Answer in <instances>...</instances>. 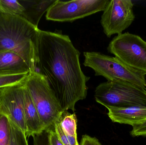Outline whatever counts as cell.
<instances>
[{
    "label": "cell",
    "instance_id": "2",
    "mask_svg": "<svg viewBox=\"0 0 146 145\" xmlns=\"http://www.w3.org/2000/svg\"><path fill=\"white\" fill-rule=\"evenodd\" d=\"M38 30L21 15L0 10V52L17 54L35 71Z\"/></svg>",
    "mask_w": 146,
    "mask_h": 145
},
{
    "label": "cell",
    "instance_id": "22",
    "mask_svg": "<svg viewBox=\"0 0 146 145\" xmlns=\"http://www.w3.org/2000/svg\"><path fill=\"white\" fill-rule=\"evenodd\" d=\"M79 145H102L95 137H91L87 135H82Z\"/></svg>",
    "mask_w": 146,
    "mask_h": 145
},
{
    "label": "cell",
    "instance_id": "21",
    "mask_svg": "<svg viewBox=\"0 0 146 145\" xmlns=\"http://www.w3.org/2000/svg\"><path fill=\"white\" fill-rule=\"evenodd\" d=\"M130 135L133 137L146 136V120L142 123L132 126Z\"/></svg>",
    "mask_w": 146,
    "mask_h": 145
},
{
    "label": "cell",
    "instance_id": "14",
    "mask_svg": "<svg viewBox=\"0 0 146 145\" xmlns=\"http://www.w3.org/2000/svg\"><path fill=\"white\" fill-rule=\"evenodd\" d=\"M58 121L66 135L77 138V118L75 113L71 114L68 111H64Z\"/></svg>",
    "mask_w": 146,
    "mask_h": 145
},
{
    "label": "cell",
    "instance_id": "6",
    "mask_svg": "<svg viewBox=\"0 0 146 145\" xmlns=\"http://www.w3.org/2000/svg\"><path fill=\"white\" fill-rule=\"evenodd\" d=\"M107 50L127 66L146 75V41L140 37L129 32L117 35Z\"/></svg>",
    "mask_w": 146,
    "mask_h": 145
},
{
    "label": "cell",
    "instance_id": "10",
    "mask_svg": "<svg viewBox=\"0 0 146 145\" xmlns=\"http://www.w3.org/2000/svg\"><path fill=\"white\" fill-rule=\"evenodd\" d=\"M108 115L113 122L132 126L146 120V107L133 106L128 108H109Z\"/></svg>",
    "mask_w": 146,
    "mask_h": 145
},
{
    "label": "cell",
    "instance_id": "23",
    "mask_svg": "<svg viewBox=\"0 0 146 145\" xmlns=\"http://www.w3.org/2000/svg\"><path fill=\"white\" fill-rule=\"evenodd\" d=\"M49 130V141L50 145H64L61 141L54 130V127L48 129Z\"/></svg>",
    "mask_w": 146,
    "mask_h": 145
},
{
    "label": "cell",
    "instance_id": "19",
    "mask_svg": "<svg viewBox=\"0 0 146 145\" xmlns=\"http://www.w3.org/2000/svg\"><path fill=\"white\" fill-rule=\"evenodd\" d=\"M54 130L58 137L64 145H79L77 138L68 136L64 133L58 120L54 126Z\"/></svg>",
    "mask_w": 146,
    "mask_h": 145
},
{
    "label": "cell",
    "instance_id": "8",
    "mask_svg": "<svg viewBox=\"0 0 146 145\" xmlns=\"http://www.w3.org/2000/svg\"><path fill=\"white\" fill-rule=\"evenodd\" d=\"M133 6L131 0H110L100 20L107 37L122 34L131 25L135 18Z\"/></svg>",
    "mask_w": 146,
    "mask_h": 145
},
{
    "label": "cell",
    "instance_id": "7",
    "mask_svg": "<svg viewBox=\"0 0 146 145\" xmlns=\"http://www.w3.org/2000/svg\"><path fill=\"white\" fill-rule=\"evenodd\" d=\"M110 0H57L46 12L48 20L72 22L104 11Z\"/></svg>",
    "mask_w": 146,
    "mask_h": 145
},
{
    "label": "cell",
    "instance_id": "12",
    "mask_svg": "<svg viewBox=\"0 0 146 145\" xmlns=\"http://www.w3.org/2000/svg\"><path fill=\"white\" fill-rule=\"evenodd\" d=\"M57 0L19 1L24 7L21 16L30 24L38 28L42 17Z\"/></svg>",
    "mask_w": 146,
    "mask_h": 145
},
{
    "label": "cell",
    "instance_id": "20",
    "mask_svg": "<svg viewBox=\"0 0 146 145\" xmlns=\"http://www.w3.org/2000/svg\"><path fill=\"white\" fill-rule=\"evenodd\" d=\"M33 145H50L49 141V130L45 129L42 133L34 135Z\"/></svg>",
    "mask_w": 146,
    "mask_h": 145
},
{
    "label": "cell",
    "instance_id": "16",
    "mask_svg": "<svg viewBox=\"0 0 146 145\" xmlns=\"http://www.w3.org/2000/svg\"><path fill=\"white\" fill-rule=\"evenodd\" d=\"M24 9L18 0H0V10L2 11L21 16Z\"/></svg>",
    "mask_w": 146,
    "mask_h": 145
},
{
    "label": "cell",
    "instance_id": "5",
    "mask_svg": "<svg viewBox=\"0 0 146 145\" xmlns=\"http://www.w3.org/2000/svg\"><path fill=\"white\" fill-rule=\"evenodd\" d=\"M83 65L92 69L95 76L107 81H121L146 88L145 75L127 66L115 57L96 52H85Z\"/></svg>",
    "mask_w": 146,
    "mask_h": 145
},
{
    "label": "cell",
    "instance_id": "18",
    "mask_svg": "<svg viewBox=\"0 0 146 145\" xmlns=\"http://www.w3.org/2000/svg\"><path fill=\"white\" fill-rule=\"evenodd\" d=\"M11 124L12 136L9 145H29L25 134L11 122Z\"/></svg>",
    "mask_w": 146,
    "mask_h": 145
},
{
    "label": "cell",
    "instance_id": "17",
    "mask_svg": "<svg viewBox=\"0 0 146 145\" xmlns=\"http://www.w3.org/2000/svg\"><path fill=\"white\" fill-rule=\"evenodd\" d=\"M28 74L0 75V89L23 83Z\"/></svg>",
    "mask_w": 146,
    "mask_h": 145
},
{
    "label": "cell",
    "instance_id": "13",
    "mask_svg": "<svg viewBox=\"0 0 146 145\" xmlns=\"http://www.w3.org/2000/svg\"><path fill=\"white\" fill-rule=\"evenodd\" d=\"M24 113L27 133V137L33 136L45 130L37 110L25 86Z\"/></svg>",
    "mask_w": 146,
    "mask_h": 145
},
{
    "label": "cell",
    "instance_id": "24",
    "mask_svg": "<svg viewBox=\"0 0 146 145\" xmlns=\"http://www.w3.org/2000/svg\"><path fill=\"white\" fill-rule=\"evenodd\" d=\"M2 89H0V95H1V90Z\"/></svg>",
    "mask_w": 146,
    "mask_h": 145
},
{
    "label": "cell",
    "instance_id": "15",
    "mask_svg": "<svg viewBox=\"0 0 146 145\" xmlns=\"http://www.w3.org/2000/svg\"><path fill=\"white\" fill-rule=\"evenodd\" d=\"M11 136V122L7 116L0 113V145H9Z\"/></svg>",
    "mask_w": 146,
    "mask_h": 145
},
{
    "label": "cell",
    "instance_id": "1",
    "mask_svg": "<svg viewBox=\"0 0 146 145\" xmlns=\"http://www.w3.org/2000/svg\"><path fill=\"white\" fill-rule=\"evenodd\" d=\"M80 54L67 35L39 29L36 70L47 79L63 111L74 112L87 95L90 77L82 70Z\"/></svg>",
    "mask_w": 146,
    "mask_h": 145
},
{
    "label": "cell",
    "instance_id": "11",
    "mask_svg": "<svg viewBox=\"0 0 146 145\" xmlns=\"http://www.w3.org/2000/svg\"><path fill=\"white\" fill-rule=\"evenodd\" d=\"M31 72L28 64L19 54L11 51L0 52V75H26Z\"/></svg>",
    "mask_w": 146,
    "mask_h": 145
},
{
    "label": "cell",
    "instance_id": "9",
    "mask_svg": "<svg viewBox=\"0 0 146 145\" xmlns=\"http://www.w3.org/2000/svg\"><path fill=\"white\" fill-rule=\"evenodd\" d=\"M25 91L24 82L2 88L0 113L7 116L11 122L26 135L27 129L24 113Z\"/></svg>",
    "mask_w": 146,
    "mask_h": 145
},
{
    "label": "cell",
    "instance_id": "4",
    "mask_svg": "<svg viewBox=\"0 0 146 145\" xmlns=\"http://www.w3.org/2000/svg\"><path fill=\"white\" fill-rule=\"evenodd\" d=\"M94 98L107 109L146 107V88L123 81L100 83L95 89Z\"/></svg>",
    "mask_w": 146,
    "mask_h": 145
},
{
    "label": "cell",
    "instance_id": "3",
    "mask_svg": "<svg viewBox=\"0 0 146 145\" xmlns=\"http://www.w3.org/2000/svg\"><path fill=\"white\" fill-rule=\"evenodd\" d=\"M24 84L37 110L44 129L54 128L63 111L46 77L37 72H30Z\"/></svg>",
    "mask_w": 146,
    "mask_h": 145
}]
</instances>
